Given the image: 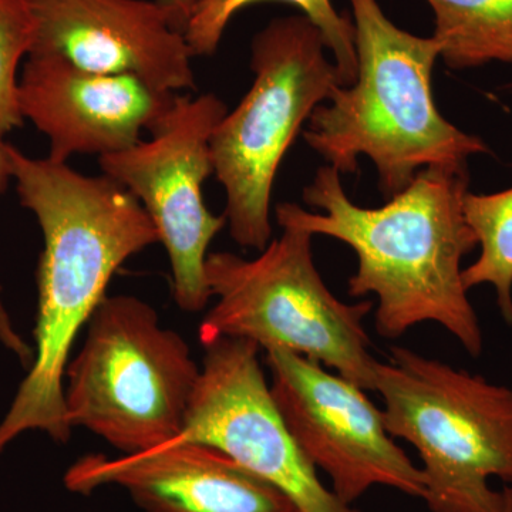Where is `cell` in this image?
Returning a JSON list of instances; mask_svg holds the SVG:
<instances>
[{"mask_svg":"<svg viewBox=\"0 0 512 512\" xmlns=\"http://www.w3.org/2000/svg\"><path fill=\"white\" fill-rule=\"evenodd\" d=\"M177 93L130 74L89 72L57 55L32 53L19 74L18 106L49 140V157L120 153L136 146L173 107Z\"/></svg>","mask_w":512,"mask_h":512,"instance_id":"8fae6325","label":"cell"},{"mask_svg":"<svg viewBox=\"0 0 512 512\" xmlns=\"http://www.w3.org/2000/svg\"><path fill=\"white\" fill-rule=\"evenodd\" d=\"M37 23L30 0H0V134L23 126L18 106L19 66L35 46Z\"/></svg>","mask_w":512,"mask_h":512,"instance_id":"e0dca14e","label":"cell"},{"mask_svg":"<svg viewBox=\"0 0 512 512\" xmlns=\"http://www.w3.org/2000/svg\"><path fill=\"white\" fill-rule=\"evenodd\" d=\"M373 390L394 439L412 444L423 461L431 512H512V389L437 359L392 346L377 360Z\"/></svg>","mask_w":512,"mask_h":512,"instance_id":"277c9868","label":"cell"},{"mask_svg":"<svg viewBox=\"0 0 512 512\" xmlns=\"http://www.w3.org/2000/svg\"><path fill=\"white\" fill-rule=\"evenodd\" d=\"M464 215L481 247L477 261L463 269L464 285L468 291L494 286L501 316L512 325V188L495 194L468 191Z\"/></svg>","mask_w":512,"mask_h":512,"instance_id":"2e32d148","label":"cell"},{"mask_svg":"<svg viewBox=\"0 0 512 512\" xmlns=\"http://www.w3.org/2000/svg\"><path fill=\"white\" fill-rule=\"evenodd\" d=\"M355 26L356 82L338 86L303 131L308 146L340 174L356 173L359 157L376 165L384 197L406 190L430 167L467 170L488 153L480 137L441 116L431 89L439 43L397 28L377 0H349Z\"/></svg>","mask_w":512,"mask_h":512,"instance_id":"3957f363","label":"cell"},{"mask_svg":"<svg viewBox=\"0 0 512 512\" xmlns=\"http://www.w3.org/2000/svg\"><path fill=\"white\" fill-rule=\"evenodd\" d=\"M32 53L103 74H130L164 93L197 89L184 33L156 0H30ZM30 53V55H32Z\"/></svg>","mask_w":512,"mask_h":512,"instance_id":"7c38bea8","label":"cell"},{"mask_svg":"<svg viewBox=\"0 0 512 512\" xmlns=\"http://www.w3.org/2000/svg\"><path fill=\"white\" fill-rule=\"evenodd\" d=\"M434 40L450 69L512 64V0H427Z\"/></svg>","mask_w":512,"mask_h":512,"instance_id":"5bb4252c","label":"cell"},{"mask_svg":"<svg viewBox=\"0 0 512 512\" xmlns=\"http://www.w3.org/2000/svg\"><path fill=\"white\" fill-rule=\"evenodd\" d=\"M64 484L79 494L117 485L144 512H301L217 448L183 441L117 458L89 454L67 470Z\"/></svg>","mask_w":512,"mask_h":512,"instance_id":"4fadbf2b","label":"cell"},{"mask_svg":"<svg viewBox=\"0 0 512 512\" xmlns=\"http://www.w3.org/2000/svg\"><path fill=\"white\" fill-rule=\"evenodd\" d=\"M12 181L43 235L37 265L35 356L0 423V454L30 430L66 444L73 427L64 372L80 330L106 298L127 259L160 242L140 201L107 175L89 177L67 163L32 158L8 143Z\"/></svg>","mask_w":512,"mask_h":512,"instance_id":"6da1fadb","label":"cell"},{"mask_svg":"<svg viewBox=\"0 0 512 512\" xmlns=\"http://www.w3.org/2000/svg\"><path fill=\"white\" fill-rule=\"evenodd\" d=\"M10 180H12V174H10L8 143L3 141V136L0 134V194L5 191ZM0 343L10 353L18 357L23 367L29 369L33 362V356H35V349L16 332L12 319L6 311L5 303H3L2 288H0Z\"/></svg>","mask_w":512,"mask_h":512,"instance_id":"ac0fdd59","label":"cell"},{"mask_svg":"<svg viewBox=\"0 0 512 512\" xmlns=\"http://www.w3.org/2000/svg\"><path fill=\"white\" fill-rule=\"evenodd\" d=\"M227 113L215 94H177L147 141L99 157L103 174L130 191L153 221L170 259L175 303L184 312L204 311L212 298L205 261L227 220L208 210L202 187L214 173L212 131Z\"/></svg>","mask_w":512,"mask_h":512,"instance_id":"ba28073f","label":"cell"},{"mask_svg":"<svg viewBox=\"0 0 512 512\" xmlns=\"http://www.w3.org/2000/svg\"><path fill=\"white\" fill-rule=\"evenodd\" d=\"M319 29L303 15L271 20L251 43L255 80L212 131V168L224 187L229 234L262 251L272 239L276 173L302 124L342 86Z\"/></svg>","mask_w":512,"mask_h":512,"instance_id":"52a82bcc","label":"cell"},{"mask_svg":"<svg viewBox=\"0 0 512 512\" xmlns=\"http://www.w3.org/2000/svg\"><path fill=\"white\" fill-rule=\"evenodd\" d=\"M202 346L200 376L175 441L217 448L284 491L301 512H359L322 484L293 439L266 382L261 348L235 338Z\"/></svg>","mask_w":512,"mask_h":512,"instance_id":"30bf717a","label":"cell"},{"mask_svg":"<svg viewBox=\"0 0 512 512\" xmlns=\"http://www.w3.org/2000/svg\"><path fill=\"white\" fill-rule=\"evenodd\" d=\"M265 353L286 426L306 458L328 474L342 503L352 505L373 485L424 497L423 471L394 443L382 410L362 387L289 350Z\"/></svg>","mask_w":512,"mask_h":512,"instance_id":"9c48e42d","label":"cell"},{"mask_svg":"<svg viewBox=\"0 0 512 512\" xmlns=\"http://www.w3.org/2000/svg\"><path fill=\"white\" fill-rule=\"evenodd\" d=\"M467 170L430 167L380 208L353 204L340 173L330 165L316 171L303 201L318 214L292 202L276 205L281 227L326 235L356 252L357 272L349 295H376L375 325L382 338L397 339L424 322H436L481 356L483 330L463 282L464 256L476 249V234L464 215Z\"/></svg>","mask_w":512,"mask_h":512,"instance_id":"7a4b0ae2","label":"cell"},{"mask_svg":"<svg viewBox=\"0 0 512 512\" xmlns=\"http://www.w3.org/2000/svg\"><path fill=\"white\" fill-rule=\"evenodd\" d=\"M156 2L163 6L165 12L170 16L173 28L184 33L198 0H156Z\"/></svg>","mask_w":512,"mask_h":512,"instance_id":"d6986e66","label":"cell"},{"mask_svg":"<svg viewBox=\"0 0 512 512\" xmlns=\"http://www.w3.org/2000/svg\"><path fill=\"white\" fill-rule=\"evenodd\" d=\"M200 370L183 336L164 328L150 303L106 296L64 372L67 419L123 456L165 446L183 433Z\"/></svg>","mask_w":512,"mask_h":512,"instance_id":"8992f818","label":"cell"},{"mask_svg":"<svg viewBox=\"0 0 512 512\" xmlns=\"http://www.w3.org/2000/svg\"><path fill=\"white\" fill-rule=\"evenodd\" d=\"M265 0H198L184 36L194 57H208L217 52L225 29L242 9ZM298 6L325 40L326 49L335 59L340 83L352 86L357 77L355 26L340 15L330 0H281Z\"/></svg>","mask_w":512,"mask_h":512,"instance_id":"9a60e30c","label":"cell"},{"mask_svg":"<svg viewBox=\"0 0 512 512\" xmlns=\"http://www.w3.org/2000/svg\"><path fill=\"white\" fill-rule=\"evenodd\" d=\"M281 228V237L271 239L254 259L208 254L205 279L217 303L201 320V345L235 338L264 350L286 349L373 390L377 360L363 326L373 302L350 305L336 298L313 262V235Z\"/></svg>","mask_w":512,"mask_h":512,"instance_id":"5b68a950","label":"cell"}]
</instances>
